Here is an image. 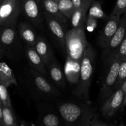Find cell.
Wrapping results in <instances>:
<instances>
[{
  "mask_svg": "<svg viewBox=\"0 0 126 126\" xmlns=\"http://www.w3.org/2000/svg\"><path fill=\"white\" fill-rule=\"evenodd\" d=\"M89 102H66L57 105L65 126H92L98 118L95 110Z\"/></svg>",
  "mask_w": 126,
  "mask_h": 126,
  "instance_id": "1",
  "label": "cell"
},
{
  "mask_svg": "<svg viewBox=\"0 0 126 126\" xmlns=\"http://www.w3.org/2000/svg\"><path fill=\"white\" fill-rule=\"evenodd\" d=\"M95 52L88 43L81 62V70L79 81L75 87L73 94L85 102L89 100V89L94 73Z\"/></svg>",
  "mask_w": 126,
  "mask_h": 126,
  "instance_id": "2",
  "label": "cell"
},
{
  "mask_svg": "<svg viewBox=\"0 0 126 126\" xmlns=\"http://www.w3.org/2000/svg\"><path fill=\"white\" fill-rule=\"evenodd\" d=\"M87 44L85 26L73 28L66 32L65 51L70 59L81 61Z\"/></svg>",
  "mask_w": 126,
  "mask_h": 126,
  "instance_id": "3",
  "label": "cell"
},
{
  "mask_svg": "<svg viewBox=\"0 0 126 126\" xmlns=\"http://www.w3.org/2000/svg\"><path fill=\"white\" fill-rule=\"evenodd\" d=\"M0 47L9 59L19 57L22 46L16 28L0 25Z\"/></svg>",
  "mask_w": 126,
  "mask_h": 126,
  "instance_id": "4",
  "label": "cell"
},
{
  "mask_svg": "<svg viewBox=\"0 0 126 126\" xmlns=\"http://www.w3.org/2000/svg\"><path fill=\"white\" fill-rule=\"evenodd\" d=\"M121 60L119 55L115 52L105 62L108 65V67L100 92L99 99L102 103H103L114 91Z\"/></svg>",
  "mask_w": 126,
  "mask_h": 126,
  "instance_id": "5",
  "label": "cell"
},
{
  "mask_svg": "<svg viewBox=\"0 0 126 126\" xmlns=\"http://www.w3.org/2000/svg\"><path fill=\"white\" fill-rule=\"evenodd\" d=\"M19 0H4L0 2V25L16 28L20 13Z\"/></svg>",
  "mask_w": 126,
  "mask_h": 126,
  "instance_id": "6",
  "label": "cell"
},
{
  "mask_svg": "<svg viewBox=\"0 0 126 126\" xmlns=\"http://www.w3.org/2000/svg\"><path fill=\"white\" fill-rule=\"evenodd\" d=\"M124 97V94L121 87L113 91L102 103L100 108L102 114L107 118L113 117L122 107Z\"/></svg>",
  "mask_w": 126,
  "mask_h": 126,
  "instance_id": "7",
  "label": "cell"
},
{
  "mask_svg": "<svg viewBox=\"0 0 126 126\" xmlns=\"http://www.w3.org/2000/svg\"><path fill=\"white\" fill-rule=\"evenodd\" d=\"M20 11L34 27H43V16L36 0H19Z\"/></svg>",
  "mask_w": 126,
  "mask_h": 126,
  "instance_id": "8",
  "label": "cell"
},
{
  "mask_svg": "<svg viewBox=\"0 0 126 126\" xmlns=\"http://www.w3.org/2000/svg\"><path fill=\"white\" fill-rule=\"evenodd\" d=\"M126 33V17L124 16L121 17L120 23L118 30L110 41L107 47L103 50L102 58L105 62L116 52Z\"/></svg>",
  "mask_w": 126,
  "mask_h": 126,
  "instance_id": "9",
  "label": "cell"
},
{
  "mask_svg": "<svg viewBox=\"0 0 126 126\" xmlns=\"http://www.w3.org/2000/svg\"><path fill=\"white\" fill-rule=\"evenodd\" d=\"M32 80L36 90L43 95L48 97H54L60 95L59 91L43 76L34 70L31 71Z\"/></svg>",
  "mask_w": 126,
  "mask_h": 126,
  "instance_id": "10",
  "label": "cell"
},
{
  "mask_svg": "<svg viewBox=\"0 0 126 126\" xmlns=\"http://www.w3.org/2000/svg\"><path fill=\"white\" fill-rule=\"evenodd\" d=\"M107 22L98 37V45L102 49L107 47L110 41L118 30L120 23L121 17L110 14L108 16Z\"/></svg>",
  "mask_w": 126,
  "mask_h": 126,
  "instance_id": "11",
  "label": "cell"
},
{
  "mask_svg": "<svg viewBox=\"0 0 126 126\" xmlns=\"http://www.w3.org/2000/svg\"><path fill=\"white\" fill-rule=\"evenodd\" d=\"M43 15L50 32L65 51L66 32L63 24L46 11H43Z\"/></svg>",
  "mask_w": 126,
  "mask_h": 126,
  "instance_id": "12",
  "label": "cell"
},
{
  "mask_svg": "<svg viewBox=\"0 0 126 126\" xmlns=\"http://www.w3.org/2000/svg\"><path fill=\"white\" fill-rule=\"evenodd\" d=\"M81 62L73 60L66 57L64 66V75L68 82L76 86L79 81L81 70Z\"/></svg>",
  "mask_w": 126,
  "mask_h": 126,
  "instance_id": "13",
  "label": "cell"
},
{
  "mask_svg": "<svg viewBox=\"0 0 126 126\" xmlns=\"http://www.w3.org/2000/svg\"><path fill=\"white\" fill-rule=\"evenodd\" d=\"M34 47L47 67L54 58V54L50 44L44 37L38 36Z\"/></svg>",
  "mask_w": 126,
  "mask_h": 126,
  "instance_id": "14",
  "label": "cell"
},
{
  "mask_svg": "<svg viewBox=\"0 0 126 126\" xmlns=\"http://www.w3.org/2000/svg\"><path fill=\"white\" fill-rule=\"evenodd\" d=\"M25 52L28 62L32 68L43 76H46V67L41 57L34 49V47L26 46L25 48Z\"/></svg>",
  "mask_w": 126,
  "mask_h": 126,
  "instance_id": "15",
  "label": "cell"
},
{
  "mask_svg": "<svg viewBox=\"0 0 126 126\" xmlns=\"http://www.w3.org/2000/svg\"><path fill=\"white\" fill-rule=\"evenodd\" d=\"M18 31L20 38L26 46H34L38 36L32 24L27 22H21L18 25Z\"/></svg>",
  "mask_w": 126,
  "mask_h": 126,
  "instance_id": "16",
  "label": "cell"
},
{
  "mask_svg": "<svg viewBox=\"0 0 126 126\" xmlns=\"http://www.w3.org/2000/svg\"><path fill=\"white\" fill-rule=\"evenodd\" d=\"M47 73L52 81L60 87H64L66 84V79L63 71L55 58H53L50 63L46 67Z\"/></svg>",
  "mask_w": 126,
  "mask_h": 126,
  "instance_id": "17",
  "label": "cell"
},
{
  "mask_svg": "<svg viewBox=\"0 0 126 126\" xmlns=\"http://www.w3.org/2000/svg\"><path fill=\"white\" fill-rule=\"evenodd\" d=\"M95 0H85L81 7L75 9L71 19V26L73 28L85 26L87 14L90 6Z\"/></svg>",
  "mask_w": 126,
  "mask_h": 126,
  "instance_id": "18",
  "label": "cell"
},
{
  "mask_svg": "<svg viewBox=\"0 0 126 126\" xmlns=\"http://www.w3.org/2000/svg\"><path fill=\"white\" fill-rule=\"evenodd\" d=\"M40 2L41 3L43 11L49 14L62 24H66L68 19L61 13L58 7L57 4L54 0H42Z\"/></svg>",
  "mask_w": 126,
  "mask_h": 126,
  "instance_id": "19",
  "label": "cell"
},
{
  "mask_svg": "<svg viewBox=\"0 0 126 126\" xmlns=\"http://www.w3.org/2000/svg\"><path fill=\"white\" fill-rule=\"evenodd\" d=\"M0 81L6 87H9L12 84L18 86L12 70L2 61H0Z\"/></svg>",
  "mask_w": 126,
  "mask_h": 126,
  "instance_id": "20",
  "label": "cell"
},
{
  "mask_svg": "<svg viewBox=\"0 0 126 126\" xmlns=\"http://www.w3.org/2000/svg\"><path fill=\"white\" fill-rule=\"evenodd\" d=\"M39 126H62L60 115L54 112L47 111L41 113L39 118Z\"/></svg>",
  "mask_w": 126,
  "mask_h": 126,
  "instance_id": "21",
  "label": "cell"
},
{
  "mask_svg": "<svg viewBox=\"0 0 126 126\" xmlns=\"http://www.w3.org/2000/svg\"><path fill=\"white\" fill-rule=\"evenodd\" d=\"M57 4L58 7L61 13L67 18L71 19L75 11L71 0H54Z\"/></svg>",
  "mask_w": 126,
  "mask_h": 126,
  "instance_id": "22",
  "label": "cell"
},
{
  "mask_svg": "<svg viewBox=\"0 0 126 126\" xmlns=\"http://www.w3.org/2000/svg\"><path fill=\"white\" fill-rule=\"evenodd\" d=\"M87 16L96 19H107L108 16L105 14L102 6V2L94 1L90 6L87 12Z\"/></svg>",
  "mask_w": 126,
  "mask_h": 126,
  "instance_id": "23",
  "label": "cell"
},
{
  "mask_svg": "<svg viewBox=\"0 0 126 126\" xmlns=\"http://www.w3.org/2000/svg\"><path fill=\"white\" fill-rule=\"evenodd\" d=\"M2 107V123L3 126H19L17 122L13 108Z\"/></svg>",
  "mask_w": 126,
  "mask_h": 126,
  "instance_id": "24",
  "label": "cell"
},
{
  "mask_svg": "<svg viewBox=\"0 0 126 126\" xmlns=\"http://www.w3.org/2000/svg\"><path fill=\"white\" fill-rule=\"evenodd\" d=\"M126 81V58L121 60L119 65L118 75L117 77L116 82L114 86V91L120 88L123 82Z\"/></svg>",
  "mask_w": 126,
  "mask_h": 126,
  "instance_id": "25",
  "label": "cell"
},
{
  "mask_svg": "<svg viewBox=\"0 0 126 126\" xmlns=\"http://www.w3.org/2000/svg\"><path fill=\"white\" fill-rule=\"evenodd\" d=\"M0 102L2 107H7L9 108H12L11 98L9 94L7 87H6L2 82L0 81Z\"/></svg>",
  "mask_w": 126,
  "mask_h": 126,
  "instance_id": "26",
  "label": "cell"
},
{
  "mask_svg": "<svg viewBox=\"0 0 126 126\" xmlns=\"http://www.w3.org/2000/svg\"><path fill=\"white\" fill-rule=\"evenodd\" d=\"M126 6V0H117L114 9L111 14L121 16L123 14Z\"/></svg>",
  "mask_w": 126,
  "mask_h": 126,
  "instance_id": "27",
  "label": "cell"
},
{
  "mask_svg": "<svg viewBox=\"0 0 126 126\" xmlns=\"http://www.w3.org/2000/svg\"><path fill=\"white\" fill-rule=\"evenodd\" d=\"M116 52L119 55L121 60L126 58V33L124 39H123Z\"/></svg>",
  "mask_w": 126,
  "mask_h": 126,
  "instance_id": "28",
  "label": "cell"
},
{
  "mask_svg": "<svg viewBox=\"0 0 126 126\" xmlns=\"http://www.w3.org/2000/svg\"><path fill=\"white\" fill-rule=\"evenodd\" d=\"M85 25H86V28L88 29L89 31L92 32L97 27V19L87 15Z\"/></svg>",
  "mask_w": 126,
  "mask_h": 126,
  "instance_id": "29",
  "label": "cell"
},
{
  "mask_svg": "<svg viewBox=\"0 0 126 126\" xmlns=\"http://www.w3.org/2000/svg\"><path fill=\"white\" fill-rule=\"evenodd\" d=\"M71 2H72L73 4L74 7H75V9L79 8V7H81V5L84 3V2L85 1V0H71Z\"/></svg>",
  "mask_w": 126,
  "mask_h": 126,
  "instance_id": "30",
  "label": "cell"
},
{
  "mask_svg": "<svg viewBox=\"0 0 126 126\" xmlns=\"http://www.w3.org/2000/svg\"><path fill=\"white\" fill-rule=\"evenodd\" d=\"M92 126H108V124H106V123L100 121V120H98V118H97V119L94 121V122L93 123V124H92Z\"/></svg>",
  "mask_w": 126,
  "mask_h": 126,
  "instance_id": "31",
  "label": "cell"
},
{
  "mask_svg": "<svg viewBox=\"0 0 126 126\" xmlns=\"http://www.w3.org/2000/svg\"><path fill=\"white\" fill-rule=\"evenodd\" d=\"M0 126H3L2 123V107L0 102Z\"/></svg>",
  "mask_w": 126,
  "mask_h": 126,
  "instance_id": "32",
  "label": "cell"
},
{
  "mask_svg": "<svg viewBox=\"0 0 126 126\" xmlns=\"http://www.w3.org/2000/svg\"><path fill=\"white\" fill-rule=\"evenodd\" d=\"M121 88L123 90V92H124V94H126V81H124L123 83V84L121 86Z\"/></svg>",
  "mask_w": 126,
  "mask_h": 126,
  "instance_id": "33",
  "label": "cell"
},
{
  "mask_svg": "<svg viewBox=\"0 0 126 126\" xmlns=\"http://www.w3.org/2000/svg\"><path fill=\"white\" fill-rule=\"evenodd\" d=\"M19 126H30L29 124H28L27 122L22 121L20 122V123Z\"/></svg>",
  "mask_w": 126,
  "mask_h": 126,
  "instance_id": "34",
  "label": "cell"
},
{
  "mask_svg": "<svg viewBox=\"0 0 126 126\" xmlns=\"http://www.w3.org/2000/svg\"><path fill=\"white\" fill-rule=\"evenodd\" d=\"M3 56H4V52H3V50H2V49H1V47H0V61H1V58H2Z\"/></svg>",
  "mask_w": 126,
  "mask_h": 126,
  "instance_id": "35",
  "label": "cell"
},
{
  "mask_svg": "<svg viewBox=\"0 0 126 126\" xmlns=\"http://www.w3.org/2000/svg\"><path fill=\"white\" fill-rule=\"evenodd\" d=\"M125 106H126V94H124V100H123L122 107H125Z\"/></svg>",
  "mask_w": 126,
  "mask_h": 126,
  "instance_id": "36",
  "label": "cell"
},
{
  "mask_svg": "<svg viewBox=\"0 0 126 126\" xmlns=\"http://www.w3.org/2000/svg\"><path fill=\"white\" fill-rule=\"evenodd\" d=\"M123 14H124V16H125V17H126V6L125 10H124V13H123Z\"/></svg>",
  "mask_w": 126,
  "mask_h": 126,
  "instance_id": "37",
  "label": "cell"
},
{
  "mask_svg": "<svg viewBox=\"0 0 126 126\" xmlns=\"http://www.w3.org/2000/svg\"><path fill=\"white\" fill-rule=\"evenodd\" d=\"M36 1H37V2H41L42 0H36Z\"/></svg>",
  "mask_w": 126,
  "mask_h": 126,
  "instance_id": "38",
  "label": "cell"
},
{
  "mask_svg": "<svg viewBox=\"0 0 126 126\" xmlns=\"http://www.w3.org/2000/svg\"><path fill=\"white\" fill-rule=\"evenodd\" d=\"M2 1H4V0H0V2H2Z\"/></svg>",
  "mask_w": 126,
  "mask_h": 126,
  "instance_id": "39",
  "label": "cell"
},
{
  "mask_svg": "<svg viewBox=\"0 0 126 126\" xmlns=\"http://www.w3.org/2000/svg\"></svg>",
  "mask_w": 126,
  "mask_h": 126,
  "instance_id": "40",
  "label": "cell"
}]
</instances>
